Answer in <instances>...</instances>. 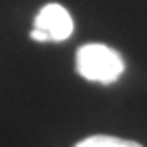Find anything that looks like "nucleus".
I'll list each match as a JSON object with an SVG mask.
<instances>
[{"label":"nucleus","instance_id":"obj_1","mask_svg":"<svg viewBox=\"0 0 147 147\" xmlns=\"http://www.w3.org/2000/svg\"><path fill=\"white\" fill-rule=\"evenodd\" d=\"M76 71L89 82L112 83L124 71V60L119 51L101 43H89L76 51Z\"/></svg>","mask_w":147,"mask_h":147},{"label":"nucleus","instance_id":"obj_2","mask_svg":"<svg viewBox=\"0 0 147 147\" xmlns=\"http://www.w3.org/2000/svg\"><path fill=\"white\" fill-rule=\"evenodd\" d=\"M34 28L43 30L50 41L60 43L73 34L75 23L66 7H62L60 4H46L37 13L34 20Z\"/></svg>","mask_w":147,"mask_h":147},{"label":"nucleus","instance_id":"obj_3","mask_svg":"<svg viewBox=\"0 0 147 147\" xmlns=\"http://www.w3.org/2000/svg\"><path fill=\"white\" fill-rule=\"evenodd\" d=\"M75 147H144L138 142L119 138V136H110V135H92L87 138L80 140Z\"/></svg>","mask_w":147,"mask_h":147},{"label":"nucleus","instance_id":"obj_4","mask_svg":"<svg viewBox=\"0 0 147 147\" xmlns=\"http://www.w3.org/2000/svg\"><path fill=\"white\" fill-rule=\"evenodd\" d=\"M30 37H32L34 41H37V43H48V36L43 32V30H39V28H32V32H30Z\"/></svg>","mask_w":147,"mask_h":147}]
</instances>
